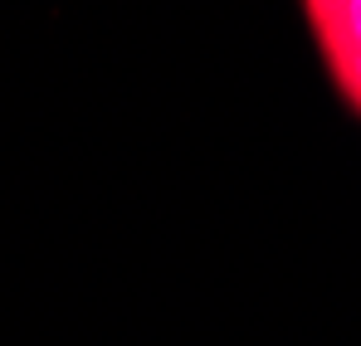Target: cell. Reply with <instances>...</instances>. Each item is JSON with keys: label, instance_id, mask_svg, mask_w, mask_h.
Returning <instances> with one entry per match:
<instances>
[{"label": "cell", "instance_id": "6da1fadb", "mask_svg": "<svg viewBox=\"0 0 361 346\" xmlns=\"http://www.w3.org/2000/svg\"><path fill=\"white\" fill-rule=\"evenodd\" d=\"M302 20L337 98L361 117V0H302Z\"/></svg>", "mask_w": 361, "mask_h": 346}]
</instances>
